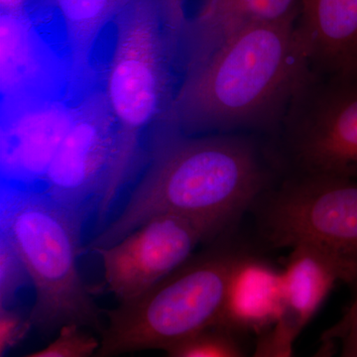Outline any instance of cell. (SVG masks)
I'll list each match as a JSON object with an SVG mask.
<instances>
[{
  "mask_svg": "<svg viewBox=\"0 0 357 357\" xmlns=\"http://www.w3.org/2000/svg\"><path fill=\"white\" fill-rule=\"evenodd\" d=\"M128 1L31 0L26 7V13L38 31L53 28L61 35L67 53L69 95L76 96L89 84L96 42Z\"/></svg>",
  "mask_w": 357,
  "mask_h": 357,
  "instance_id": "obj_10",
  "label": "cell"
},
{
  "mask_svg": "<svg viewBox=\"0 0 357 357\" xmlns=\"http://www.w3.org/2000/svg\"><path fill=\"white\" fill-rule=\"evenodd\" d=\"M357 314V292L356 295L354 296V300L351 301V304H349V306L347 307V310H345L344 314H342V318L338 319L337 323L335 324V325H344V324L347 323V321H349V319H351L354 318V316Z\"/></svg>",
  "mask_w": 357,
  "mask_h": 357,
  "instance_id": "obj_23",
  "label": "cell"
},
{
  "mask_svg": "<svg viewBox=\"0 0 357 357\" xmlns=\"http://www.w3.org/2000/svg\"><path fill=\"white\" fill-rule=\"evenodd\" d=\"M236 260L206 256L183 265L142 295L119 303L107 312L95 357L148 349L169 352L220 326Z\"/></svg>",
  "mask_w": 357,
  "mask_h": 357,
  "instance_id": "obj_5",
  "label": "cell"
},
{
  "mask_svg": "<svg viewBox=\"0 0 357 357\" xmlns=\"http://www.w3.org/2000/svg\"><path fill=\"white\" fill-rule=\"evenodd\" d=\"M270 136L294 174L357 181V63L312 70Z\"/></svg>",
  "mask_w": 357,
  "mask_h": 357,
  "instance_id": "obj_6",
  "label": "cell"
},
{
  "mask_svg": "<svg viewBox=\"0 0 357 357\" xmlns=\"http://www.w3.org/2000/svg\"><path fill=\"white\" fill-rule=\"evenodd\" d=\"M1 13H20L25 11L31 0H0Z\"/></svg>",
  "mask_w": 357,
  "mask_h": 357,
  "instance_id": "obj_21",
  "label": "cell"
},
{
  "mask_svg": "<svg viewBox=\"0 0 357 357\" xmlns=\"http://www.w3.org/2000/svg\"><path fill=\"white\" fill-rule=\"evenodd\" d=\"M169 354L170 357H241L229 338L211 331L176 347Z\"/></svg>",
  "mask_w": 357,
  "mask_h": 357,
  "instance_id": "obj_17",
  "label": "cell"
},
{
  "mask_svg": "<svg viewBox=\"0 0 357 357\" xmlns=\"http://www.w3.org/2000/svg\"><path fill=\"white\" fill-rule=\"evenodd\" d=\"M297 20L243 28L185 68L167 126L271 135L312 72Z\"/></svg>",
  "mask_w": 357,
  "mask_h": 357,
  "instance_id": "obj_2",
  "label": "cell"
},
{
  "mask_svg": "<svg viewBox=\"0 0 357 357\" xmlns=\"http://www.w3.org/2000/svg\"><path fill=\"white\" fill-rule=\"evenodd\" d=\"M215 232L178 215H159L107 248L98 249L107 288L119 303L142 295L183 266Z\"/></svg>",
  "mask_w": 357,
  "mask_h": 357,
  "instance_id": "obj_9",
  "label": "cell"
},
{
  "mask_svg": "<svg viewBox=\"0 0 357 357\" xmlns=\"http://www.w3.org/2000/svg\"><path fill=\"white\" fill-rule=\"evenodd\" d=\"M112 24L114 45L102 91L116 135L107 198L112 218L122 191L144 170L155 136L168 122L178 53L159 0H129Z\"/></svg>",
  "mask_w": 357,
  "mask_h": 357,
  "instance_id": "obj_3",
  "label": "cell"
},
{
  "mask_svg": "<svg viewBox=\"0 0 357 357\" xmlns=\"http://www.w3.org/2000/svg\"><path fill=\"white\" fill-rule=\"evenodd\" d=\"M337 354V342L321 340V347L310 357H335Z\"/></svg>",
  "mask_w": 357,
  "mask_h": 357,
  "instance_id": "obj_22",
  "label": "cell"
},
{
  "mask_svg": "<svg viewBox=\"0 0 357 357\" xmlns=\"http://www.w3.org/2000/svg\"><path fill=\"white\" fill-rule=\"evenodd\" d=\"M301 4L302 0H203L181 39L178 61L182 70L243 28L298 20Z\"/></svg>",
  "mask_w": 357,
  "mask_h": 357,
  "instance_id": "obj_11",
  "label": "cell"
},
{
  "mask_svg": "<svg viewBox=\"0 0 357 357\" xmlns=\"http://www.w3.org/2000/svg\"><path fill=\"white\" fill-rule=\"evenodd\" d=\"M116 155L114 117L102 89L89 91L70 109L69 121L45 175L42 192L95 234L110 220L107 198Z\"/></svg>",
  "mask_w": 357,
  "mask_h": 357,
  "instance_id": "obj_8",
  "label": "cell"
},
{
  "mask_svg": "<svg viewBox=\"0 0 357 357\" xmlns=\"http://www.w3.org/2000/svg\"><path fill=\"white\" fill-rule=\"evenodd\" d=\"M264 152L255 134L185 135L164 126L124 206L84 246L107 248L159 215L189 218L217 234L266 188Z\"/></svg>",
  "mask_w": 357,
  "mask_h": 357,
  "instance_id": "obj_1",
  "label": "cell"
},
{
  "mask_svg": "<svg viewBox=\"0 0 357 357\" xmlns=\"http://www.w3.org/2000/svg\"><path fill=\"white\" fill-rule=\"evenodd\" d=\"M268 238L306 248L335 263L345 283H357V181L293 174L272 192L264 213Z\"/></svg>",
  "mask_w": 357,
  "mask_h": 357,
  "instance_id": "obj_7",
  "label": "cell"
},
{
  "mask_svg": "<svg viewBox=\"0 0 357 357\" xmlns=\"http://www.w3.org/2000/svg\"><path fill=\"white\" fill-rule=\"evenodd\" d=\"M29 284L24 263L11 244L0 236V307H13L18 294Z\"/></svg>",
  "mask_w": 357,
  "mask_h": 357,
  "instance_id": "obj_15",
  "label": "cell"
},
{
  "mask_svg": "<svg viewBox=\"0 0 357 357\" xmlns=\"http://www.w3.org/2000/svg\"><path fill=\"white\" fill-rule=\"evenodd\" d=\"M100 340L79 326H66L44 349L25 357H95Z\"/></svg>",
  "mask_w": 357,
  "mask_h": 357,
  "instance_id": "obj_16",
  "label": "cell"
},
{
  "mask_svg": "<svg viewBox=\"0 0 357 357\" xmlns=\"http://www.w3.org/2000/svg\"><path fill=\"white\" fill-rule=\"evenodd\" d=\"M284 312L272 330L287 342H295L325 302L344 274L328 258L306 248L292 249L287 266L282 272Z\"/></svg>",
  "mask_w": 357,
  "mask_h": 357,
  "instance_id": "obj_13",
  "label": "cell"
},
{
  "mask_svg": "<svg viewBox=\"0 0 357 357\" xmlns=\"http://www.w3.org/2000/svg\"><path fill=\"white\" fill-rule=\"evenodd\" d=\"M335 332L342 342L338 357H357V314L344 325L337 326Z\"/></svg>",
  "mask_w": 357,
  "mask_h": 357,
  "instance_id": "obj_20",
  "label": "cell"
},
{
  "mask_svg": "<svg viewBox=\"0 0 357 357\" xmlns=\"http://www.w3.org/2000/svg\"><path fill=\"white\" fill-rule=\"evenodd\" d=\"M284 307L282 274L265 263L236 258L220 326L262 330L280 319Z\"/></svg>",
  "mask_w": 357,
  "mask_h": 357,
  "instance_id": "obj_14",
  "label": "cell"
},
{
  "mask_svg": "<svg viewBox=\"0 0 357 357\" xmlns=\"http://www.w3.org/2000/svg\"><path fill=\"white\" fill-rule=\"evenodd\" d=\"M159 2L169 36L178 53L181 39L188 21L184 11L185 0H159Z\"/></svg>",
  "mask_w": 357,
  "mask_h": 357,
  "instance_id": "obj_19",
  "label": "cell"
},
{
  "mask_svg": "<svg viewBox=\"0 0 357 357\" xmlns=\"http://www.w3.org/2000/svg\"><path fill=\"white\" fill-rule=\"evenodd\" d=\"M32 328L29 314L24 316L13 307H0V356L20 344Z\"/></svg>",
  "mask_w": 357,
  "mask_h": 357,
  "instance_id": "obj_18",
  "label": "cell"
},
{
  "mask_svg": "<svg viewBox=\"0 0 357 357\" xmlns=\"http://www.w3.org/2000/svg\"><path fill=\"white\" fill-rule=\"evenodd\" d=\"M0 236L20 255L35 290L33 328L49 333L66 326L102 333L100 310L79 274L84 225L38 190L1 185Z\"/></svg>",
  "mask_w": 357,
  "mask_h": 357,
  "instance_id": "obj_4",
  "label": "cell"
},
{
  "mask_svg": "<svg viewBox=\"0 0 357 357\" xmlns=\"http://www.w3.org/2000/svg\"><path fill=\"white\" fill-rule=\"evenodd\" d=\"M297 29L312 70L357 63V0H302Z\"/></svg>",
  "mask_w": 357,
  "mask_h": 357,
  "instance_id": "obj_12",
  "label": "cell"
}]
</instances>
